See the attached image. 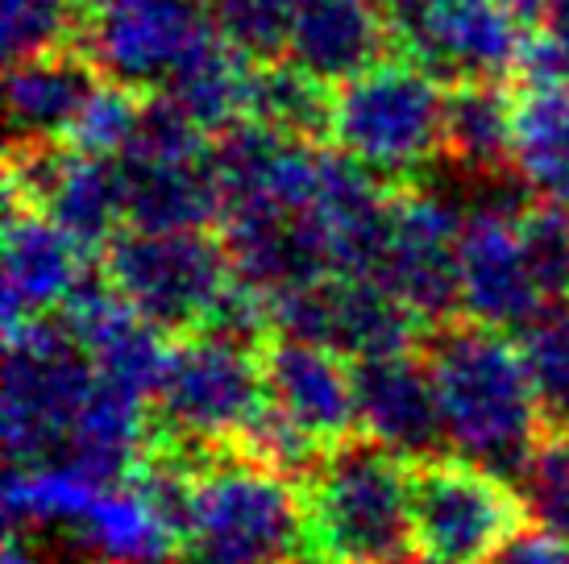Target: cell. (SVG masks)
I'll use <instances>...</instances> for the list:
<instances>
[{"label": "cell", "instance_id": "cell-1", "mask_svg": "<svg viewBox=\"0 0 569 564\" xmlns=\"http://www.w3.org/2000/svg\"><path fill=\"white\" fill-rule=\"evenodd\" d=\"M425 361L437 382L449 449L516 482V473L545 436V407L520 345L507 332L466 320L432 332Z\"/></svg>", "mask_w": 569, "mask_h": 564}, {"label": "cell", "instance_id": "cell-2", "mask_svg": "<svg viewBox=\"0 0 569 564\" xmlns=\"http://www.w3.org/2000/svg\"><path fill=\"white\" fill-rule=\"evenodd\" d=\"M179 564H312L300 482L250 456H204L179 532Z\"/></svg>", "mask_w": 569, "mask_h": 564}, {"label": "cell", "instance_id": "cell-3", "mask_svg": "<svg viewBox=\"0 0 569 564\" xmlns=\"http://www.w3.org/2000/svg\"><path fill=\"white\" fill-rule=\"evenodd\" d=\"M308 544L320 564H399L411 544L408 461L346 440L303 482Z\"/></svg>", "mask_w": 569, "mask_h": 564}, {"label": "cell", "instance_id": "cell-4", "mask_svg": "<svg viewBox=\"0 0 569 564\" xmlns=\"http://www.w3.org/2000/svg\"><path fill=\"white\" fill-rule=\"evenodd\" d=\"M262 349L224 332H188L171 345L154 394L159 444L188 456H217L246 440L267 415Z\"/></svg>", "mask_w": 569, "mask_h": 564}, {"label": "cell", "instance_id": "cell-5", "mask_svg": "<svg viewBox=\"0 0 569 564\" xmlns=\"http://www.w3.org/2000/svg\"><path fill=\"white\" fill-rule=\"evenodd\" d=\"M449 83L411 63L382 59L366 75L332 88V145L375 174H416L445 154Z\"/></svg>", "mask_w": 569, "mask_h": 564}, {"label": "cell", "instance_id": "cell-6", "mask_svg": "<svg viewBox=\"0 0 569 564\" xmlns=\"http://www.w3.org/2000/svg\"><path fill=\"white\" fill-rule=\"evenodd\" d=\"M4 453L9 465H42L67 453L83 403L96 391V365L59 315L4 332Z\"/></svg>", "mask_w": 569, "mask_h": 564}, {"label": "cell", "instance_id": "cell-7", "mask_svg": "<svg viewBox=\"0 0 569 564\" xmlns=\"http://www.w3.org/2000/svg\"><path fill=\"white\" fill-rule=\"evenodd\" d=\"M104 279L133 312L162 332H204L233 291L238 270L224 236L196 233H126L104 250Z\"/></svg>", "mask_w": 569, "mask_h": 564}, {"label": "cell", "instance_id": "cell-8", "mask_svg": "<svg viewBox=\"0 0 569 564\" xmlns=\"http://www.w3.org/2000/svg\"><path fill=\"white\" fill-rule=\"evenodd\" d=\"M523 498L503 473L466 456L411 465V544L428 564H487L520 535Z\"/></svg>", "mask_w": 569, "mask_h": 564}, {"label": "cell", "instance_id": "cell-9", "mask_svg": "<svg viewBox=\"0 0 569 564\" xmlns=\"http://www.w3.org/2000/svg\"><path fill=\"white\" fill-rule=\"evenodd\" d=\"M420 315L375 279H320L270 299V336H296L337 349L349 361L411 353Z\"/></svg>", "mask_w": 569, "mask_h": 564}, {"label": "cell", "instance_id": "cell-10", "mask_svg": "<svg viewBox=\"0 0 569 564\" xmlns=\"http://www.w3.org/2000/svg\"><path fill=\"white\" fill-rule=\"evenodd\" d=\"M461 229L466 204L458 191L408 188L396 195L375 282L403 299L425 324H445L461 308Z\"/></svg>", "mask_w": 569, "mask_h": 564}, {"label": "cell", "instance_id": "cell-11", "mask_svg": "<svg viewBox=\"0 0 569 564\" xmlns=\"http://www.w3.org/2000/svg\"><path fill=\"white\" fill-rule=\"evenodd\" d=\"M208 30L200 0H100L83 21V54L109 83L159 92Z\"/></svg>", "mask_w": 569, "mask_h": 564}, {"label": "cell", "instance_id": "cell-12", "mask_svg": "<svg viewBox=\"0 0 569 564\" xmlns=\"http://www.w3.org/2000/svg\"><path fill=\"white\" fill-rule=\"evenodd\" d=\"M396 38L411 63L441 79V83H499L523 67L532 33L507 0H445L428 13L396 21Z\"/></svg>", "mask_w": 569, "mask_h": 564}, {"label": "cell", "instance_id": "cell-13", "mask_svg": "<svg viewBox=\"0 0 569 564\" xmlns=\"http://www.w3.org/2000/svg\"><path fill=\"white\" fill-rule=\"evenodd\" d=\"M208 167L221 191V216L241 208H312L320 150L317 141L287 138L246 117L217 133Z\"/></svg>", "mask_w": 569, "mask_h": 564}, {"label": "cell", "instance_id": "cell-14", "mask_svg": "<svg viewBox=\"0 0 569 564\" xmlns=\"http://www.w3.org/2000/svg\"><path fill=\"white\" fill-rule=\"evenodd\" d=\"M270 411L283 415L296 432L320 444L325 453L346 444L358 427V394H353V365L337 349L270 336L262 345Z\"/></svg>", "mask_w": 569, "mask_h": 564}, {"label": "cell", "instance_id": "cell-15", "mask_svg": "<svg viewBox=\"0 0 569 564\" xmlns=\"http://www.w3.org/2000/svg\"><path fill=\"white\" fill-rule=\"evenodd\" d=\"M549 299L528 266L520 216L466 212L461 229V312L487 329L520 332Z\"/></svg>", "mask_w": 569, "mask_h": 564}, {"label": "cell", "instance_id": "cell-16", "mask_svg": "<svg viewBox=\"0 0 569 564\" xmlns=\"http://www.w3.org/2000/svg\"><path fill=\"white\" fill-rule=\"evenodd\" d=\"M221 224L238 279L262 291L267 303L283 291L337 274L312 208H241L221 216Z\"/></svg>", "mask_w": 569, "mask_h": 564}, {"label": "cell", "instance_id": "cell-17", "mask_svg": "<svg viewBox=\"0 0 569 564\" xmlns=\"http://www.w3.org/2000/svg\"><path fill=\"white\" fill-rule=\"evenodd\" d=\"M353 394H358V432L387 453L425 461L441 444H449L428 361L411 353L353 361Z\"/></svg>", "mask_w": 569, "mask_h": 564}, {"label": "cell", "instance_id": "cell-18", "mask_svg": "<svg viewBox=\"0 0 569 564\" xmlns=\"http://www.w3.org/2000/svg\"><path fill=\"white\" fill-rule=\"evenodd\" d=\"M391 212L396 195L382 188V174L353 162L349 154L320 150L317 195H312V216L325 229L332 253V270L341 279H375L391 233Z\"/></svg>", "mask_w": 569, "mask_h": 564}, {"label": "cell", "instance_id": "cell-19", "mask_svg": "<svg viewBox=\"0 0 569 564\" xmlns=\"http://www.w3.org/2000/svg\"><path fill=\"white\" fill-rule=\"evenodd\" d=\"M83 250L38 208L13 204L4 220V332L50 320L88 279Z\"/></svg>", "mask_w": 569, "mask_h": 564}, {"label": "cell", "instance_id": "cell-20", "mask_svg": "<svg viewBox=\"0 0 569 564\" xmlns=\"http://www.w3.org/2000/svg\"><path fill=\"white\" fill-rule=\"evenodd\" d=\"M387 50L391 17L379 0H300L283 59L325 88H341L391 59Z\"/></svg>", "mask_w": 569, "mask_h": 564}, {"label": "cell", "instance_id": "cell-21", "mask_svg": "<svg viewBox=\"0 0 569 564\" xmlns=\"http://www.w3.org/2000/svg\"><path fill=\"white\" fill-rule=\"evenodd\" d=\"M33 208L47 212L83 253L109 250L126 233L121 224H129L121 158L59 145L50 154L47 179H42Z\"/></svg>", "mask_w": 569, "mask_h": 564}, {"label": "cell", "instance_id": "cell-22", "mask_svg": "<svg viewBox=\"0 0 569 564\" xmlns=\"http://www.w3.org/2000/svg\"><path fill=\"white\" fill-rule=\"evenodd\" d=\"M104 75L83 50H50L9 67V129L13 145H63L80 125Z\"/></svg>", "mask_w": 569, "mask_h": 564}, {"label": "cell", "instance_id": "cell-23", "mask_svg": "<svg viewBox=\"0 0 569 564\" xmlns=\"http://www.w3.org/2000/svg\"><path fill=\"white\" fill-rule=\"evenodd\" d=\"M71 540L96 564H171L179 556V532L138 473L100 490Z\"/></svg>", "mask_w": 569, "mask_h": 564}, {"label": "cell", "instance_id": "cell-24", "mask_svg": "<svg viewBox=\"0 0 569 564\" xmlns=\"http://www.w3.org/2000/svg\"><path fill=\"white\" fill-rule=\"evenodd\" d=\"M126 212L129 229L146 233H196L221 220V191L212 179L208 158L191 162H154V158H126Z\"/></svg>", "mask_w": 569, "mask_h": 564}, {"label": "cell", "instance_id": "cell-25", "mask_svg": "<svg viewBox=\"0 0 569 564\" xmlns=\"http://www.w3.org/2000/svg\"><path fill=\"white\" fill-rule=\"evenodd\" d=\"M253 67H258L253 59H246L238 47H229L217 30H208L174 63L159 95L179 104L204 133H221V129L246 121Z\"/></svg>", "mask_w": 569, "mask_h": 564}, {"label": "cell", "instance_id": "cell-26", "mask_svg": "<svg viewBox=\"0 0 569 564\" xmlns=\"http://www.w3.org/2000/svg\"><path fill=\"white\" fill-rule=\"evenodd\" d=\"M516 150V100L503 83H449L445 95V154L461 174L511 167Z\"/></svg>", "mask_w": 569, "mask_h": 564}, {"label": "cell", "instance_id": "cell-27", "mask_svg": "<svg viewBox=\"0 0 569 564\" xmlns=\"http://www.w3.org/2000/svg\"><path fill=\"white\" fill-rule=\"evenodd\" d=\"M511 167L540 200L569 208V83H532L516 100Z\"/></svg>", "mask_w": 569, "mask_h": 564}, {"label": "cell", "instance_id": "cell-28", "mask_svg": "<svg viewBox=\"0 0 569 564\" xmlns=\"http://www.w3.org/2000/svg\"><path fill=\"white\" fill-rule=\"evenodd\" d=\"M100 482L80 473L67 461H42V465H9L4 482V515L13 535H47L76 532L83 511L100 494Z\"/></svg>", "mask_w": 569, "mask_h": 564}, {"label": "cell", "instance_id": "cell-29", "mask_svg": "<svg viewBox=\"0 0 569 564\" xmlns=\"http://www.w3.org/2000/svg\"><path fill=\"white\" fill-rule=\"evenodd\" d=\"M250 121L279 129L287 138L317 141L329 138L332 121V88L303 75L296 63L287 59H270V63L253 67L250 79Z\"/></svg>", "mask_w": 569, "mask_h": 564}, {"label": "cell", "instance_id": "cell-30", "mask_svg": "<svg viewBox=\"0 0 569 564\" xmlns=\"http://www.w3.org/2000/svg\"><path fill=\"white\" fill-rule=\"evenodd\" d=\"M520 357L537 386V399L553 423L569 420V299L540 308L516 332Z\"/></svg>", "mask_w": 569, "mask_h": 564}, {"label": "cell", "instance_id": "cell-31", "mask_svg": "<svg viewBox=\"0 0 569 564\" xmlns=\"http://www.w3.org/2000/svg\"><path fill=\"white\" fill-rule=\"evenodd\" d=\"M516 490L523 498V515L532 527L569 540V432H545L532 456L516 473Z\"/></svg>", "mask_w": 569, "mask_h": 564}, {"label": "cell", "instance_id": "cell-32", "mask_svg": "<svg viewBox=\"0 0 569 564\" xmlns=\"http://www.w3.org/2000/svg\"><path fill=\"white\" fill-rule=\"evenodd\" d=\"M212 30L229 47H238L253 63H270L287 54L291 21L300 0H200Z\"/></svg>", "mask_w": 569, "mask_h": 564}, {"label": "cell", "instance_id": "cell-33", "mask_svg": "<svg viewBox=\"0 0 569 564\" xmlns=\"http://www.w3.org/2000/svg\"><path fill=\"white\" fill-rule=\"evenodd\" d=\"M76 0H0V50L4 63H26L50 50H67Z\"/></svg>", "mask_w": 569, "mask_h": 564}, {"label": "cell", "instance_id": "cell-34", "mask_svg": "<svg viewBox=\"0 0 569 564\" xmlns=\"http://www.w3.org/2000/svg\"><path fill=\"white\" fill-rule=\"evenodd\" d=\"M520 241L545 299L549 303L569 299V208L537 200L520 216Z\"/></svg>", "mask_w": 569, "mask_h": 564}, {"label": "cell", "instance_id": "cell-35", "mask_svg": "<svg viewBox=\"0 0 569 564\" xmlns=\"http://www.w3.org/2000/svg\"><path fill=\"white\" fill-rule=\"evenodd\" d=\"M138 117H142V100L133 88H121V83H100V92L88 100L80 125L71 133V145L76 150H88V154H126V145L133 141V129H138Z\"/></svg>", "mask_w": 569, "mask_h": 564}, {"label": "cell", "instance_id": "cell-36", "mask_svg": "<svg viewBox=\"0 0 569 564\" xmlns=\"http://www.w3.org/2000/svg\"><path fill=\"white\" fill-rule=\"evenodd\" d=\"M520 75L532 83H569V0H553L545 30L532 38Z\"/></svg>", "mask_w": 569, "mask_h": 564}, {"label": "cell", "instance_id": "cell-37", "mask_svg": "<svg viewBox=\"0 0 569 564\" xmlns=\"http://www.w3.org/2000/svg\"><path fill=\"white\" fill-rule=\"evenodd\" d=\"M487 564H569V540L532 527V532L511 535Z\"/></svg>", "mask_w": 569, "mask_h": 564}, {"label": "cell", "instance_id": "cell-38", "mask_svg": "<svg viewBox=\"0 0 569 564\" xmlns=\"http://www.w3.org/2000/svg\"><path fill=\"white\" fill-rule=\"evenodd\" d=\"M0 564H50L42 552L33 548V540H26V535H13L9 540V548H4V561Z\"/></svg>", "mask_w": 569, "mask_h": 564}, {"label": "cell", "instance_id": "cell-39", "mask_svg": "<svg viewBox=\"0 0 569 564\" xmlns=\"http://www.w3.org/2000/svg\"><path fill=\"white\" fill-rule=\"evenodd\" d=\"M379 4L387 9L391 21H408V17L428 13V9H437V4H445V0H379Z\"/></svg>", "mask_w": 569, "mask_h": 564}, {"label": "cell", "instance_id": "cell-40", "mask_svg": "<svg viewBox=\"0 0 569 564\" xmlns=\"http://www.w3.org/2000/svg\"><path fill=\"white\" fill-rule=\"evenodd\" d=\"M76 4H100V0H76Z\"/></svg>", "mask_w": 569, "mask_h": 564}, {"label": "cell", "instance_id": "cell-41", "mask_svg": "<svg viewBox=\"0 0 569 564\" xmlns=\"http://www.w3.org/2000/svg\"><path fill=\"white\" fill-rule=\"evenodd\" d=\"M399 564H408V561H399ZM420 564H428V561H420Z\"/></svg>", "mask_w": 569, "mask_h": 564}, {"label": "cell", "instance_id": "cell-42", "mask_svg": "<svg viewBox=\"0 0 569 564\" xmlns=\"http://www.w3.org/2000/svg\"><path fill=\"white\" fill-rule=\"evenodd\" d=\"M83 564H96V561H83Z\"/></svg>", "mask_w": 569, "mask_h": 564}]
</instances>
